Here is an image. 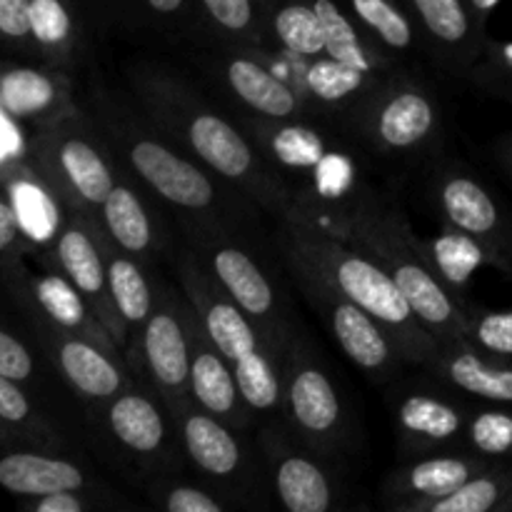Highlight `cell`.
I'll return each mask as SVG.
<instances>
[{
	"instance_id": "cell-43",
	"label": "cell",
	"mask_w": 512,
	"mask_h": 512,
	"mask_svg": "<svg viewBox=\"0 0 512 512\" xmlns=\"http://www.w3.org/2000/svg\"><path fill=\"white\" fill-rule=\"evenodd\" d=\"M463 340L480 353L512 358V308H475L465 318Z\"/></svg>"
},
{
	"instance_id": "cell-32",
	"label": "cell",
	"mask_w": 512,
	"mask_h": 512,
	"mask_svg": "<svg viewBox=\"0 0 512 512\" xmlns=\"http://www.w3.org/2000/svg\"><path fill=\"white\" fill-rule=\"evenodd\" d=\"M8 200L18 215L20 233L33 245L53 248L68 220V208L43 180V175H33L30 170H18L8 178Z\"/></svg>"
},
{
	"instance_id": "cell-26",
	"label": "cell",
	"mask_w": 512,
	"mask_h": 512,
	"mask_svg": "<svg viewBox=\"0 0 512 512\" xmlns=\"http://www.w3.org/2000/svg\"><path fill=\"white\" fill-rule=\"evenodd\" d=\"M298 60L303 65V73H300L295 90L303 95L305 103L320 118H335L338 123L370 93V88L380 78V75L365 73V70L330 58V55Z\"/></svg>"
},
{
	"instance_id": "cell-3",
	"label": "cell",
	"mask_w": 512,
	"mask_h": 512,
	"mask_svg": "<svg viewBox=\"0 0 512 512\" xmlns=\"http://www.w3.org/2000/svg\"><path fill=\"white\" fill-rule=\"evenodd\" d=\"M295 200L290 220L338 235L378 190L365 180L358 150L320 120H263L233 113Z\"/></svg>"
},
{
	"instance_id": "cell-19",
	"label": "cell",
	"mask_w": 512,
	"mask_h": 512,
	"mask_svg": "<svg viewBox=\"0 0 512 512\" xmlns=\"http://www.w3.org/2000/svg\"><path fill=\"white\" fill-rule=\"evenodd\" d=\"M185 315H188L190 343V400L205 413L215 415L233 428L245 430V433H258L260 425L240 395L233 363L220 353L213 338L205 333L203 323L190 308V303Z\"/></svg>"
},
{
	"instance_id": "cell-36",
	"label": "cell",
	"mask_w": 512,
	"mask_h": 512,
	"mask_svg": "<svg viewBox=\"0 0 512 512\" xmlns=\"http://www.w3.org/2000/svg\"><path fill=\"white\" fill-rule=\"evenodd\" d=\"M360 28L400 63L415 50H423L418 23L405 0H340Z\"/></svg>"
},
{
	"instance_id": "cell-29",
	"label": "cell",
	"mask_w": 512,
	"mask_h": 512,
	"mask_svg": "<svg viewBox=\"0 0 512 512\" xmlns=\"http://www.w3.org/2000/svg\"><path fill=\"white\" fill-rule=\"evenodd\" d=\"M100 245H103L105 268H108V285L113 295L115 310L128 333V345L148 320L158 293V275L150 273V265L138 260L135 255L120 250L113 240L100 228ZM128 350V348H125Z\"/></svg>"
},
{
	"instance_id": "cell-49",
	"label": "cell",
	"mask_w": 512,
	"mask_h": 512,
	"mask_svg": "<svg viewBox=\"0 0 512 512\" xmlns=\"http://www.w3.org/2000/svg\"><path fill=\"white\" fill-rule=\"evenodd\" d=\"M465 3H468L470 13L475 15V20H478L480 28L488 30L490 18H493V13L500 8V3H503V0H465Z\"/></svg>"
},
{
	"instance_id": "cell-47",
	"label": "cell",
	"mask_w": 512,
	"mask_h": 512,
	"mask_svg": "<svg viewBox=\"0 0 512 512\" xmlns=\"http://www.w3.org/2000/svg\"><path fill=\"white\" fill-rule=\"evenodd\" d=\"M0 38L5 43L33 45L30 40V0H0Z\"/></svg>"
},
{
	"instance_id": "cell-10",
	"label": "cell",
	"mask_w": 512,
	"mask_h": 512,
	"mask_svg": "<svg viewBox=\"0 0 512 512\" xmlns=\"http://www.w3.org/2000/svg\"><path fill=\"white\" fill-rule=\"evenodd\" d=\"M90 420L110 458L135 473L143 485L183 468L185 455L173 413L160 395L140 380L113 398L90 403Z\"/></svg>"
},
{
	"instance_id": "cell-40",
	"label": "cell",
	"mask_w": 512,
	"mask_h": 512,
	"mask_svg": "<svg viewBox=\"0 0 512 512\" xmlns=\"http://www.w3.org/2000/svg\"><path fill=\"white\" fill-rule=\"evenodd\" d=\"M512 493V463H493L423 512H498Z\"/></svg>"
},
{
	"instance_id": "cell-4",
	"label": "cell",
	"mask_w": 512,
	"mask_h": 512,
	"mask_svg": "<svg viewBox=\"0 0 512 512\" xmlns=\"http://www.w3.org/2000/svg\"><path fill=\"white\" fill-rule=\"evenodd\" d=\"M278 250L293 275H310L373 315L398 343L405 363L425 368L438 340L420 323L388 270L348 240L305 220H278Z\"/></svg>"
},
{
	"instance_id": "cell-35",
	"label": "cell",
	"mask_w": 512,
	"mask_h": 512,
	"mask_svg": "<svg viewBox=\"0 0 512 512\" xmlns=\"http://www.w3.org/2000/svg\"><path fill=\"white\" fill-rule=\"evenodd\" d=\"M233 370L240 395L258 425H283V353L260 343Z\"/></svg>"
},
{
	"instance_id": "cell-27",
	"label": "cell",
	"mask_w": 512,
	"mask_h": 512,
	"mask_svg": "<svg viewBox=\"0 0 512 512\" xmlns=\"http://www.w3.org/2000/svg\"><path fill=\"white\" fill-rule=\"evenodd\" d=\"M0 488L28 500L60 490H110L75 460L28 450H15L0 458Z\"/></svg>"
},
{
	"instance_id": "cell-38",
	"label": "cell",
	"mask_w": 512,
	"mask_h": 512,
	"mask_svg": "<svg viewBox=\"0 0 512 512\" xmlns=\"http://www.w3.org/2000/svg\"><path fill=\"white\" fill-rule=\"evenodd\" d=\"M423 245L433 268L458 295L468 293V283L475 270L483 265L493 268V255L488 253L485 245L460 230L448 228V225H443V233L438 238L423 240Z\"/></svg>"
},
{
	"instance_id": "cell-8",
	"label": "cell",
	"mask_w": 512,
	"mask_h": 512,
	"mask_svg": "<svg viewBox=\"0 0 512 512\" xmlns=\"http://www.w3.org/2000/svg\"><path fill=\"white\" fill-rule=\"evenodd\" d=\"M185 463L205 485L233 503L235 510L268 508V470L260 443L245 430L205 413L193 400L170 405Z\"/></svg>"
},
{
	"instance_id": "cell-20",
	"label": "cell",
	"mask_w": 512,
	"mask_h": 512,
	"mask_svg": "<svg viewBox=\"0 0 512 512\" xmlns=\"http://www.w3.org/2000/svg\"><path fill=\"white\" fill-rule=\"evenodd\" d=\"M470 410L430 390H410L393 405L395 443L403 458L460 450Z\"/></svg>"
},
{
	"instance_id": "cell-18",
	"label": "cell",
	"mask_w": 512,
	"mask_h": 512,
	"mask_svg": "<svg viewBox=\"0 0 512 512\" xmlns=\"http://www.w3.org/2000/svg\"><path fill=\"white\" fill-rule=\"evenodd\" d=\"M173 270L178 278V288L188 298L205 333L213 338V343L230 363L235 365L263 343L258 328L250 323L248 315L225 293L223 285L210 275V270L200 263L198 255L188 245H183L173 255Z\"/></svg>"
},
{
	"instance_id": "cell-42",
	"label": "cell",
	"mask_w": 512,
	"mask_h": 512,
	"mask_svg": "<svg viewBox=\"0 0 512 512\" xmlns=\"http://www.w3.org/2000/svg\"><path fill=\"white\" fill-rule=\"evenodd\" d=\"M465 80L488 98L512 105V40L488 38Z\"/></svg>"
},
{
	"instance_id": "cell-46",
	"label": "cell",
	"mask_w": 512,
	"mask_h": 512,
	"mask_svg": "<svg viewBox=\"0 0 512 512\" xmlns=\"http://www.w3.org/2000/svg\"><path fill=\"white\" fill-rule=\"evenodd\" d=\"M0 420L5 425H15V428L35 423L33 403L20 390V383L5 378V375H0Z\"/></svg>"
},
{
	"instance_id": "cell-44",
	"label": "cell",
	"mask_w": 512,
	"mask_h": 512,
	"mask_svg": "<svg viewBox=\"0 0 512 512\" xmlns=\"http://www.w3.org/2000/svg\"><path fill=\"white\" fill-rule=\"evenodd\" d=\"M135 15L150 25L168 30H190L193 25H200L195 0H130Z\"/></svg>"
},
{
	"instance_id": "cell-1",
	"label": "cell",
	"mask_w": 512,
	"mask_h": 512,
	"mask_svg": "<svg viewBox=\"0 0 512 512\" xmlns=\"http://www.w3.org/2000/svg\"><path fill=\"white\" fill-rule=\"evenodd\" d=\"M135 103L205 170L238 190L275 220L295 215L288 185L260 155L235 115H225L193 83L163 63H138L128 73Z\"/></svg>"
},
{
	"instance_id": "cell-24",
	"label": "cell",
	"mask_w": 512,
	"mask_h": 512,
	"mask_svg": "<svg viewBox=\"0 0 512 512\" xmlns=\"http://www.w3.org/2000/svg\"><path fill=\"white\" fill-rule=\"evenodd\" d=\"M155 200L140 185L120 173L118 183L98 210V223L110 240L125 253L153 268V260L168 248V230L153 208Z\"/></svg>"
},
{
	"instance_id": "cell-50",
	"label": "cell",
	"mask_w": 512,
	"mask_h": 512,
	"mask_svg": "<svg viewBox=\"0 0 512 512\" xmlns=\"http://www.w3.org/2000/svg\"><path fill=\"white\" fill-rule=\"evenodd\" d=\"M493 155L495 160H498L500 168H503V173L512 180V133L498 138V143H495L493 148Z\"/></svg>"
},
{
	"instance_id": "cell-11",
	"label": "cell",
	"mask_w": 512,
	"mask_h": 512,
	"mask_svg": "<svg viewBox=\"0 0 512 512\" xmlns=\"http://www.w3.org/2000/svg\"><path fill=\"white\" fill-rule=\"evenodd\" d=\"M283 425L300 445L328 460L353 443V418L343 393L300 328L283 348Z\"/></svg>"
},
{
	"instance_id": "cell-5",
	"label": "cell",
	"mask_w": 512,
	"mask_h": 512,
	"mask_svg": "<svg viewBox=\"0 0 512 512\" xmlns=\"http://www.w3.org/2000/svg\"><path fill=\"white\" fill-rule=\"evenodd\" d=\"M338 238L373 255L388 270L413 313L438 340V345L463 340L465 318L470 313L468 298L455 293L440 278L425 255L423 238H418L393 200L375 193L370 203L340 230Z\"/></svg>"
},
{
	"instance_id": "cell-51",
	"label": "cell",
	"mask_w": 512,
	"mask_h": 512,
	"mask_svg": "<svg viewBox=\"0 0 512 512\" xmlns=\"http://www.w3.org/2000/svg\"><path fill=\"white\" fill-rule=\"evenodd\" d=\"M498 512H512V493L508 495V500H505L503 505H500V510Z\"/></svg>"
},
{
	"instance_id": "cell-39",
	"label": "cell",
	"mask_w": 512,
	"mask_h": 512,
	"mask_svg": "<svg viewBox=\"0 0 512 512\" xmlns=\"http://www.w3.org/2000/svg\"><path fill=\"white\" fill-rule=\"evenodd\" d=\"M150 508L165 512H230V500L215 493L198 475H185L183 468L158 475L145 485Z\"/></svg>"
},
{
	"instance_id": "cell-48",
	"label": "cell",
	"mask_w": 512,
	"mask_h": 512,
	"mask_svg": "<svg viewBox=\"0 0 512 512\" xmlns=\"http://www.w3.org/2000/svg\"><path fill=\"white\" fill-rule=\"evenodd\" d=\"M20 235L23 233H20L18 215H15L10 200L0 195V253H5V250L13 248L15 240H18Z\"/></svg>"
},
{
	"instance_id": "cell-2",
	"label": "cell",
	"mask_w": 512,
	"mask_h": 512,
	"mask_svg": "<svg viewBox=\"0 0 512 512\" xmlns=\"http://www.w3.org/2000/svg\"><path fill=\"white\" fill-rule=\"evenodd\" d=\"M88 115L108 143L120 173L140 185L160 208L170 210L178 223L220 220L248 225L253 210H258L238 190L185 155L140 110L135 98L95 88Z\"/></svg>"
},
{
	"instance_id": "cell-23",
	"label": "cell",
	"mask_w": 512,
	"mask_h": 512,
	"mask_svg": "<svg viewBox=\"0 0 512 512\" xmlns=\"http://www.w3.org/2000/svg\"><path fill=\"white\" fill-rule=\"evenodd\" d=\"M488 465L493 463L465 450L413 458L403 468L390 470L383 483V505L390 512H423L425 505L453 493Z\"/></svg>"
},
{
	"instance_id": "cell-52",
	"label": "cell",
	"mask_w": 512,
	"mask_h": 512,
	"mask_svg": "<svg viewBox=\"0 0 512 512\" xmlns=\"http://www.w3.org/2000/svg\"><path fill=\"white\" fill-rule=\"evenodd\" d=\"M0 423H3V420H0Z\"/></svg>"
},
{
	"instance_id": "cell-16",
	"label": "cell",
	"mask_w": 512,
	"mask_h": 512,
	"mask_svg": "<svg viewBox=\"0 0 512 512\" xmlns=\"http://www.w3.org/2000/svg\"><path fill=\"white\" fill-rule=\"evenodd\" d=\"M310 308L320 315L345 358L375 383H385L405 363L393 335L370 313L310 275H293Z\"/></svg>"
},
{
	"instance_id": "cell-33",
	"label": "cell",
	"mask_w": 512,
	"mask_h": 512,
	"mask_svg": "<svg viewBox=\"0 0 512 512\" xmlns=\"http://www.w3.org/2000/svg\"><path fill=\"white\" fill-rule=\"evenodd\" d=\"M265 48H278L293 58L325 55V33L313 0H263Z\"/></svg>"
},
{
	"instance_id": "cell-13",
	"label": "cell",
	"mask_w": 512,
	"mask_h": 512,
	"mask_svg": "<svg viewBox=\"0 0 512 512\" xmlns=\"http://www.w3.org/2000/svg\"><path fill=\"white\" fill-rule=\"evenodd\" d=\"M430 200L448 228L478 240L512 280V213L468 163L445 158L430 173Z\"/></svg>"
},
{
	"instance_id": "cell-25",
	"label": "cell",
	"mask_w": 512,
	"mask_h": 512,
	"mask_svg": "<svg viewBox=\"0 0 512 512\" xmlns=\"http://www.w3.org/2000/svg\"><path fill=\"white\" fill-rule=\"evenodd\" d=\"M433 378L443 380L448 388L478 398L483 403L512 405V358L480 353L465 340L438 345L425 365Z\"/></svg>"
},
{
	"instance_id": "cell-7",
	"label": "cell",
	"mask_w": 512,
	"mask_h": 512,
	"mask_svg": "<svg viewBox=\"0 0 512 512\" xmlns=\"http://www.w3.org/2000/svg\"><path fill=\"white\" fill-rule=\"evenodd\" d=\"M340 125L378 158L418 160L443 135V105L428 83L395 68L380 75Z\"/></svg>"
},
{
	"instance_id": "cell-22",
	"label": "cell",
	"mask_w": 512,
	"mask_h": 512,
	"mask_svg": "<svg viewBox=\"0 0 512 512\" xmlns=\"http://www.w3.org/2000/svg\"><path fill=\"white\" fill-rule=\"evenodd\" d=\"M418 23L423 50L430 58L465 80L468 70L483 53L488 43V30H483L470 13L465 0H405Z\"/></svg>"
},
{
	"instance_id": "cell-45",
	"label": "cell",
	"mask_w": 512,
	"mask_h": 512,
	"mask_svg": "<svg viewBox=\"0 0 512 512\" xmlns=\"http://www.w3.org/2000/svg\"><path fill=\"white\" fill-rule=\"evenodd\" d=\"M0 375L15 383H28L35 375V360L30 350L5 330H0Z\"/></svg>"
},
{
	"instance_id": "cell-31",
	"label": "cell",
	"mask_w": 512,
	"mask_h": 512,
	"mask_svg": "<svg viewBox=\"0 0 512 512\" xmlns=\"http://www.w3.org/2000/svg\"><path fill=\"white\" fill-rule=\"evenodd\" d=\"M315 10H318L320 25L325 33V55L343 63L355 65V68L365 70V73L383 75L390 70L400 68L395 58H390L363 28L358 20L348 13L340 0H313Z\"/></svg>"
},
{
	"instance_id": "cell-12",
	"label": "cell",
	"mask_w": 512,
	"mask_h": 512,
	"mask_svg": "<svg viewBox=\"0 0 512 512\" xmlns=\"http://www.w3.org/2000/svg\"><path fill=\"white\" fill-rule=\"evenodd\" d=\"M188 300L168 280H158L155 305L125 350L130 373L160 395L165 405L190 400Z\"/></svg>"
},
{
	"instance_id": "cell-37",
	"label": "cell",
	"mask_w": 512,
	"mask_h": 512,
	"mask_svg": "<svg viewBox=\"0 0 512 512\" xmlns=\"http://www.w3.org/2000/svg\"><path fill=\"white\" fill-rule=\"evenodd\" d=\"M195 10L200 28L220 45L263 50L268 43L263 0H195Z\"/></svg>"
},
{
	"instance_id": "cell-6",
	"label": "cell",
	"mask_w": 512,
	"mask_h": 512,
	"mask_svg": "<svg viewBox=\"0 0 512 512\" xmlns=\"http://www.w3.org/2000/svg\"><path fill=\"white\" fill-rule=\"evenodd\" d=\"M180 230L185 245L258 328L260 340L275 353H283L298 323L290 313L283 285L265 263L263 253L255 250L245 225L200 220L180 223Z\"/></svg>"
},
{
	"instance_id": "cell-30",
	"label": "cell",
	"mask_w": 512,
	"mask_h": 512,
	"mask_svg": "<svg viewBox=\"0 0 512 512\" xmlns=\"http://www.w3.org/2000/svg\"><path fill=\"white\" fill-rule=\"evenodd\" d=\"M30 298H33L35 308L40 310V315L48 323L70 330V333L85 335V338L95 340V343H100L103 348L113 350L115 355L123 358L113 335L103 328V323L95 318L90 305L78 293V288L60 270L30 280Z\"/></svg>"
},
{
	"instance_id": "cell-14",
	"label": "cell",
	"mask_w": 512,
	"mask_h": 512,
	"mask_svg": "<svg viewBox=\"0 0 512 512\" xmlns=\"http://www.w3.org/2000/svg\"><path fill=\"white\" fill-rule=\"evenodd\" d=\"M203 68L208 78L223 90L235 105L233 113L253 115L263 120H320L305 103L290 80L280 75L273 60L263 50L220 45V50L205 55Z\"/></svg>"
},
{
	"instance_id": "cell-34",
	"label": "cell",
	"mask_w": 512,
	"mask_h": 512,
	"mask_svg": "<svg viewBox=\"0 0 512 512\" xmlns=\"http://www.w3.org/2000/svg\"><path fill=\"white\" fill-rule=\"evenodd\" d=\"M30 40L50 68L78 63L83 25L73 0H30Z\"/></svg>"
},
{
	"instance_id": "cell-17",
	"label": "cell",
	"mask_w": 512,
	"mask_h": 512,
	"mask_svg": "<svg viewBox=\"0 0 512 512\" xmlns=\"http://www.w3.org/2000/svg\"><path fill=\"white\" fill-rule=\"evenodd\" d=\"M53 258L60 273L83 295L95 318L113 335L125 358L128 333H125V325L120 320L118 310H115L113 295H110L98 218L68 210V220H65L63 230H60L58 240L53 245Z\"/></svg>"
},
{
	"instance_id": "cell-9",
	"label": "cell",
	"mask_w": 512,
	"mask_h": 512,
	"mask_svg": "<svg viewBox=\"0 0 512 512\" xmlns=\"http://www.w3.org/2000/svg\"><path fill=\"white\" fill-rule=\"evenodd\" d=\"M38 173L73 213L95 215L105 203L120 168L88 113L70 108L40 125L33 140Z\"/></svg>"
},
{
	"instance_id": "cell-28",
	"label": "cell",
	"mask_w": 512,
	"mask_h": 512,
	"mask_svg": "<svg viewBox=\"0 0 512 512\" xmlns=\"http://www.w3.org/2000/svg\"><path fill=\"white\" fill-rule=\"evenodd\" d=\"M0 108L10 118L43 125L75 105L68 78L58 68L15 65L0 73Z\"/></svg>"
},
{
	"instance_id": "cell-21",
	"label": "cell",
	"mask_w": 512,
	"mask_h": 512,
	"mask_svg": "<svg viewBox=\"0 0 512 512\" xmlns=\"http://www.w3.org/2000/svg\"><path fill=\"white\" fill-rule=\"evenodd\" d=\"M43 328L58 373L85 403H100V400L113 398L138 380L120 355L103 348L95 340L58 328L45 318Z\"/></svg>"
},
{
	"instance_id": "cell-41",
	"label": "cell",
	"mask_w": 512,
	"mask_h": 512,
	"mask_svg": "<svg viewBox=\"0 0 512 512\" xmlns=\"http://www.w3.org/2000/svg\"><path fill=\"white\" fill-rule=\"evenodd\" d=\"M460 450L490 463H512V405L485 403L470 410Z\"/></svg>"
},
{
	"instance_id": "cell-15",
	"label": "cell",
	"mask_w": 512,
	"mask_h": 512,
	"mask_svg": "<svg viewBox=\"0 0 512 512\" xmlns=\"http://www.w3.org/2000/svg\"><path fill=\"white\" fill-rule=\"evenodd\" d=\"M260 453L268 470L270 493L288 512H333L348 505L343 480L328 458L313 453L285 425H260Z\"/></svg>"
}]
</instances>
